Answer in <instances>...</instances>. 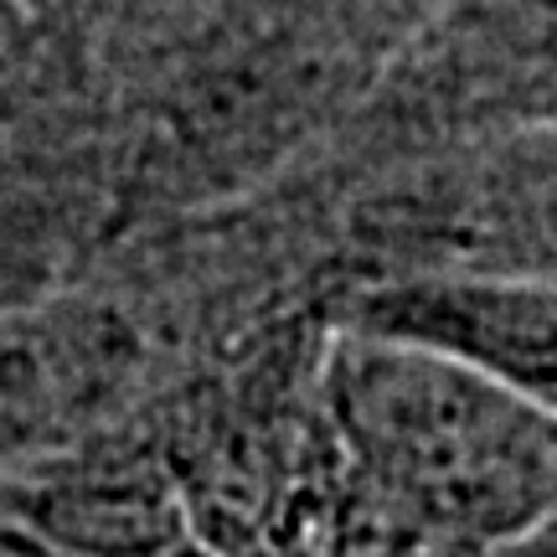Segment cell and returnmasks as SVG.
I'll list each match as a JSON object with an SVG mask.
<instances>
[{
	"label": "cell",
	"mask_w": 557,
	"mask_h": 557,
	"mask_svg": "<svg viewBox=\"0 0 557 557\" xmlns=\"http://www.w3.org/2000/svg\"><path fill=\"white\" fill-rule=\"evenodd\" d=\"M336 557H480L557 517V413L438 346L336 331Z\"/></svg>",
	"instance_id": "obj_1"
},
{
	"label": "cell",
	"mask_w": 557,
	"mask_h": 557,
	"mask_svg": "<svg viewBox=\"0 0 557 557\" xmlns=\"http://www.w3.org/2000/svg\"><path fill=\"white\" fill-rule=\"evenodd\" d=\"M346 331L438 346L557 413V278H444L367 299Z\"/></svg>",
	"instance_id": "obj_2"
}]
</instances>
